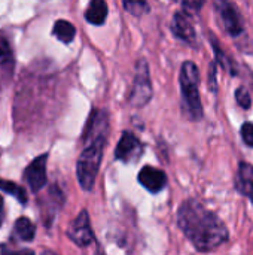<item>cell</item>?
Masks as SVG:
<instances>
[{
    "label": "cell",
    "mask_w": 253,
    "mask_h": 255,
    "mask_svg": "<svg viewBox=\"0 0 253 255\" xmlns=\"http://www.w3.org/2000/svg\"><path fill=\"white\" fill-rule=\"evenodd\" d=\"M152 99V84L149 76V66L145 58L136 63V73L133 79V88L128 102L133 108H143Z\"/></svg>",
    "instance_id": "obj_4"
},
{
    "label": "cell",
    "mask_w": 253,
    "mask_h": 255,
    "mask_svg": "<svg viewBox=\"0 0 253 255\" xmlns=\"http://www.w3.org/2000/svg\"><path fill=\"white\" fill-rule=\"evenodd\" d=\"M107 4L103 0H92L86 10H85V19L92 25H101L104 24L107 18Z\"/></svg>",
    "instance_id": "obj_13"
},
{
    "label": "cell",
    "mask_w": 253,
    "mask_h": 255,
    "mask_svg": "<svg viewBox=\"0 0 253 255\" xmlns=\"http://www.w3.org/2000/svg\"><path fill=\"white\" fill-rule=\"evenodd\" d=\"M107 137H97L89 142H86V146L81 152L76 164V176L81 188L84 191H91L94 188L100 164L103 160V151L106 146Z\"/></svg>",
    "instance_id": "obj_3"
},
{
    "label": "cell",
    "mask_w": 253,
    "mask_h": 255,
    "mask_svg": "<svg viewBox=\"0 0 253 255\" xmlns=\"http://www.w3.org/2000/svg\"><path fill=\"white\" fill-rule=\"evenodd\" d=\"M145 146L140 142V139L133 134L131 131H124L116 149H115V158L122 161V163H136L140 160V157L143 155Z\"/></svg>",
    "instance_id": "obj_5"
},
{
    "label": "cell",
    "mask_w": 253,
    "mask_h": 255,
    "mask_svg": "<svg viewBox=\"0 0 253 255\" xmlns=\"http://www.w3.org/2000/svg\"><path fill=\"white\" fill-rule=\"evenodd\" d=\"M177 226L195 250L201 253L219 248L230 238L224 221L197 200H186L179 208Z\"/></svg>",
    "instance_id": "obj_1"
},
{
    "label": "cell",
    "mask_w": 253,
    "mask_h": 255,
    "mask_svg": "<svg viewBox=\"0 0 253 255\" xmlns=\"http://www.w3.org/2000/svg\"><path fill=\"white\" fill-rule=\"evenodd\" d=\"M236 188L240 194L248 197L253 203V166L249 163H240L236 175Z\"/></svg>",
    "instance_id": "obj_12"
},
{
    "label": "cell",
    "mask_w": 253,
    "mask_h": 255,
    "mask_svg": "<svg viewBox=\"0 0 253 255\" xmlns=\"http://www.w3.org/2000/svg\"><path fill=\"white\" fill-rule=\"evenodd\" d=\"M34 235H36V227L34 224L25 218V217H21L15 221L13 224V233L12 236L18 241H22V242H30L34 239Z\"/></svg>",
    "instance_id": "obj_14"
},
{
    "label": "cell",
    "mask_w": 253,
    "mask_h": 255,
    "mask_svg": "<svg viewBox=\"0 0 253 255\" xmlns=\"http://www.w3.org/2000/svg\"><path fill=\"white\" fill-rule=\"evenodd\" d=\"M46 161L48 154L36 157L24 170V179L33 193H39L46 184Z\"/></svg>",
    "instance_id": "obj_8"
},
{
    "label": "cell",
    "mask_w": 253,
    "mask_h": 255,
    "mask_svg": "<svg viewBox=\"0 0 253 255\" xmlns=\"http://www.w3.org/2000/svg\"><path fill=\"white\" fill-rule=\"evenodd\" d=\"M180 82V91H182V114L189 121H200L204 115L203 105L200 99V70L195 63L185 61L180 67L179 75Z\"/></svg>",
    "instance_id": "obj_2"
},
{
    "label": "cell",
    "mask_w": 253,
    "mask_h": 255,
    "mask_svg": "<svg viewBox=\"0 0 253 255\" xmlns=\"http://www.w3.org/2000/svg\"><path fill=\"white\" fill-rule=\"evenodd\" d=\"M182 7H183V12H186L188 15L197 13L203 7V1H183Z\"/></svg>",
    "instance_id": "obj_22"
},
{
    "label": "cell",
    "mask_w": 253,
    "mask_h": 255,
    "mask_svg": "<svg viewBox=\"0 0 253 255\" xmlns=\"http://www.w3.org/2000/svg\"><path fill=\"white\" fill-rule=\"evenodd\" d=\"M1 255H34V253L31 250H10L3 247Z\"/></svg>",
    "instance_id": "obj_23"
},
{
    "label": "cell",
    "mask_w": 253,
    "mask_h": 255,
    "mask_svg": "<svg viewBox=\"0 0 253 255\" xmlns=\"http://www.w3.org/2000/svg\"><path fill=\"white\" fill-rule=\"evenodd\" d=\"M40 255H58V254H55V253H52V251H43Z\"/></svg>",
    "instance_id": "obj_26"
},
{
    "label": "cell",
    "mask_w": 253,
    "mask_h": 255,
    "mask_svg": "<svg viewBox=\"0 0 253 255\" xmlns=\"http://www.w3.org/2000/svg\"><path fill=\"white\" fill-rule=\"evenodd\" d=\"M236 100H237V103H239L243 109H249L251 105H252L251 93H249L245 87H239V88L236 90Z\"/></svg>",
    "instance_id": "obj_20"
},
{
    "label": "cell",
    "mask_w": 253,
    "mask_h": 255,
    "mask_svg": "<svg viewBox=\"0 0 253 255\" xmlns=\"http://www.w3.org/2000/svg\"><path fill=\"white\" fill-rule=\"evenodd\" d=\"M171 31L177 39H180V40H183V42H186L189 45L195 43V39H197L195 28H194V25L191 22V18H189V15L186 12L179 10V12L174 13L173 22H171Z\"/></svg>",
    "instance_id": "obj_10"
},
{
    "label": "cell",
    "mask_w": 253,
    "mask_h": 255,
    "mask_svg": "<svg viewBox=\"0 0 253 255\" xmlns=\"http://www.w3.org/2000/svg\"><path fill=\"white\" fill-rule=\"evenodd\" d=\"M215 9L218 12L219 21L227 33H230L233 37H239L243 33V22L242 16L239 15V10L233 3L218 0L215 1Z\"/></svg>",
    "instance_id": "obj_6"
},
{
    "label": "cell",
    "mask_w": 253,
    "mask_h": 255,
    "mask_svg": "<svg viewBox=\"0 0 253 255\" xmlns=\"http://www.w3.org/2000/svg\"><path fill=\"white\" fill-rule=\"evenodd\" d=\"M215 76H216V61L212 63V66H210V81H209V84H210V90L212 91H216V88H215V84H216Z\"/></svg>",
    "instance_id": "obj_24"
},
{
    "label": "cell",
    "mask_w": 253,
    "mask_h": 255,
    "mask_svg": "<svg viewBox=\"0 0 253 255\" xmlns=\"http://www.w3.org/2000/svg\"><path fill=\"white\" fill-rule=\"evenodd\" d=\"M212 45H213V51H215V55H216V63L221 64L225 70H228L231 75H236V70H234V64L233 61L230 60V57L221 49L219 43L215 42V39H212Z\"/></svg>",
    "instance_id": "obj_18"
},
{
    "label": "cell",
    "mask_w": 253,
    "mask_h": 255,
    "mask_svg": "<svg viewBox=\"0 0 253 255\" xmlns=\"http://www.w3.org/2000/svg\"><path fill=\"white\" fill-rule=\"evenodd\" d=\"M122 4H124V7H125L130 13H133V15H136V16H142V15H145L146 12H149V4H148L146 1H140V0L127 1V0H125Z\"/></svg>",
    "instance_id": "obj_19"
},
{
    "label": "cell",
    "mask_w": 253,
    "mask_h": 255,
    "mask_svg": "<svg viewBox=\"0 0 253 255\" xmlns=\"http://www.w3.org/2000/svg\"><path fill=\"white\" fill-rule=\"evenodd\" d=\"M52 34L63 43H70L73 42L75 36H76V28L72 22L66 21V19H58L54 24L52 28Z\"/></svg>",
    "instance_id": "obj_15"
},
{
    "label": "cell",
    "mask_w": 253,
    "mask_h": 255,
    "mask_svg": "<svg viewBox=\"0 0 253 255\" xmlns=\"http://www.w3.org/2000/svg\"><path fill=\"white\" fill-rule=\"evenodd\" d=\"M4 221V208H3V199L0 197V227Z\"/></svg>",
    "instance_id": "obj_25"
},
{
    "label": "cell",
    "mask_w": 253,
    "mask_h": 255,
    "mask_svg": "<svg viewBox=\"0 0 253 255\" xmlns=\"http://www.w3.org/2000/svg\"><path fill=\"white\" fill-rule=\"evenodd\" d=\"M109 133V115L104 109H94L89 115L88 124L84 130V142H89L97 137H107Z\"/></svg>",
    "instance_id": "obj_9"
},
{
    "label": "cell",
    "mask_w": 253,
    "mask_h": 255,
    "mask_svg": "<svg viewBox=\"0 0 253 255\" xmlns=\"http://www.w3.org/2000/svg\"><path fill=\"white\" fill-rule=\"evenodd\" d=\"M240 134H242V139L243 142L253 148V124L252 123H245L240 128Z\"/></svg>",
    "instance_id": "obj_21"
},
{
    "label": "cell",
    "mask_w": 253,
    "mask_h": 255,
    "mask_svg": "<svg viewBox=\"0 0 253 255\" xmlns=\"http://www.w3.org/2000/svg\"><path fill=\"white\" fill-rule=\"evenodd\" d=\"M12 64H13V52L10 49V45L3 36H0V70L3 73L10 72Z\"/></svg>",
    "instance_id": "obj_16"
},
{
    "label": "cell",
    "mask_w": 253,
    "mask_h": 255,
    "mask_svg": "<svg viewBox=\"0 0 253 255\" xmlns=\"http://www.w3.org/2000/svg\"><path fill=\"white\" fill-rule=\"evenodd\" d=\"M139 182L149 193H160L167 185V176L163 170H160L157 167L145 166L139 172Z\"/></svg>",
    "instance_id": "obj_11"
},
{
    "label": "cell",
    "mask_w": 253,
    "mask_h": 255,
    "mask_svg": "<svg viewBox=\"0 0 253 255\" xmlns=\"http://www.w3.org/2000/svg\"><path fill=\"white\" fill-rule=\"evenodd\" d=\"M67 236L75 245L81 248H85L94 242V233H92L89 215L86 211H81V214L75 218V221L70 224L67 230Z\"/></svg>",
    "instance_id": "obj_7"
},
{
    "label": "cell",
    "mask_w": 253,
    "mask_h": 255,
    "mask_svg": "<svg viewBox=\"0 0 253 255\" xmlns=\"http://www.w3.org/2000/svg\"><path fill=\"white\" fill-rule=\"evenodd\" d=\"M0 191H4L6 194L15 197L21 205H25V203H27V193H25L19 185H16V184L12 182V181L0 179Z\"/></svg>",
    "instance_id": "obj_17"
}]
</instances>
